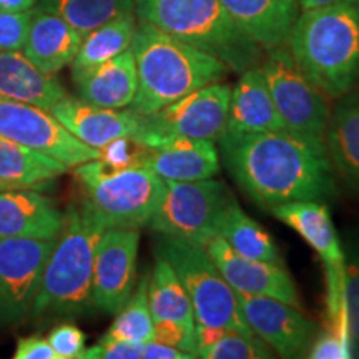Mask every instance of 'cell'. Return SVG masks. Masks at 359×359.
<instances>
[{
  "label": "cell",
  "mask_w": 359,
  "mask_h": 359,
  "mask_svg": "<svg viewBox=\"0 0 359 359\" xmlns=\"http://www.w3.org/2000/svg\"><path fill=\"white\" fill-rule=\"evenodd\" d=\"M233 182L255 203L275 208L290 201H326L336 193L326 147L286 132L228 133L217 142Z\"/></svg>",
  "instance_id": "1"
},
{
  "label": "cell",
  "mask_w": 359,
  "mask_h": 359,
  "mask_svg": "<svg viewBox=\"0 0 359 359\" xmlns=\"http://www.w3.org/2000/svg\"><path fill=\"white\" fill-rule=\"evenodd\" d=\"M286 48L302 70L336 100L359 85V0L302 11Z\"/></svg>",
  "instance_id": "2"
},
{
  "label": "cell",
  "mask_w": 359,
  "mask_h": 359,
  "mask_svg": "<svg viewBox=\"0 0 359 359\" xmlns=\"http://www.w3.org/2000/svg\"><path fill=\"white\" fill-rule=\"evenodd\" d=\"M130 48L138 80L130 109L138 115L154 114L193 90L219 82L231 72L219 58L143 20L137 22Z\"/></svg>",
  "instance_id": "3"
},
{
  "label": "cell",
  "mask_w": 359,
  "mask_h": 359,
  "mask_svg": "<svg viewBox=\"0 0 359 359\" xmlns=\"http://www.w3.org/2000/svg\"><path fill=\"white\" fill-rule=\"evenodd\" d=\"M105 223L85 203L70 206L42 280L30 316L34 320L77 318L92 311L93 259Z\"/></svg>",
  "instance_id": "4"
},
{
  "label": "cell",
  "mask_w": 359,
  "mask_h": 359,
  "mask_svg": "<svg viewBox=\"0 0 359 359\" xmlns=\"http://www.w3.org/2000/svg\"><path fill=\"white\" fill-rule=\"evenodd\" d=\"M135 15L219 58L236 74L259 64L262 47L235 24L219 0H135Z\"/></svg>",
  "instance_id": "5"
},
{
  "label": "cell",
  "mask_w": 359,
  "mask_h": 359,
  "mask_svg": "<svg viewBox=\"0 0 359 359\" xmlns=\"http://www.w3.org/2000/svg\"><path fill=\"white\" fill-rule=\"evenodd\" d=\"M87 203L107 228L147 226L163 193L165 182L145 165L111 170L100 160L75 167Z\"/></svg>",
  "instance_id": "6"
},
{
  "label": "cell",
  "mask_w": 359,
  "mask_h": 359,
  "mask_svg": "<svg viewBox=\"0 0 359 359\" xmlns=\"http://www.w3.org/2000/svg\"><path fill=\"white\" fill-rule=\"evenodd\" d=\"M156 255L172 264L182 281L191 302L196 326L255 334L240 311L235 290L228 285L203 246L180 238L163 236Z\"/></svg>",
  "instance_id": "7"
},
{
  "label": "cell",
  "mask_w": 359,
  "mask_h": 359,
  "mask_svg": "<svg viewBox=\"0 0 359 359\" xmlns=\"http://www.w3.org/2000/svg\"><path fill=\"white\" fill-rule=\"evenodd\" d=\"M231 87L223 80L200 87L154 114L140 115L133 140L158 148L175 140L218 142L226 130Z\"/></svg>",
  "instance_id": "8"
},
{
  "label": "cell",
  "mask_w": 359,
  "mask_h": 359,
  "mask_svg": "<svg viewBox=\"0 0 359 359\" xmlns=\"http://www.w3.org/2000/svg\"><path fill=\"white\" fill-rule=\"evenodd\" d=\"M235 198L218 180L165 182L163 193L147 226L161 236L206 246L218 235L230 201Z\"/></svg>",
  "instance_id": "9"
},
{
  "label": "cell",
  "mask_w": 359,
  "mask_h": 359,
  "mask_svg": "<svg viewBox=\"0 0 359 359\" xmlns=\"http://www.w3.org/2000/svg\"><path fill=\"white\" fill-rule=\"evenodd\" d=\"M262 70L286 132L325 147L330 97L296 64L286 45L268 50Z\"/></svg>",
  "instance_id": "10"
},
{
  "label": "cell",
  "mask_w": 359,
  "mask_h": 359,
  "mask_svg": "<svg viewBox=\"0 0 359 359\" xmlns=\"http://www.w3.org/2000/svg\"><path fill=\"white\" fill-rule=\"evenodd\" d=\"M273 217L288 224L321 258L327 285L330 325L348 336L344 320V250L325 201H290L271 208Z\"/></svg>",
  "instance_id": "11"
},
{
  "label": "cell",
  "mask_w": 359,
  "mask_h": 359,
  "mask_svg": "<svg viewBox=\"0 0 359 359\" xmlns=\"http://www.w3.org/2000/svg\"><path fill=\"white\" fill-rule=\"evenodd\" d=\"M55 241L57 238L0 240V330L20 325L30 316Z\"/></svg>",
  "instance_id": "12"
},
{
  "label": "cell",
  "mask_w": 359,
  "mask_h": 359,
  "mask_svg": "<svg viewBox=\"0 0 359 359\" xmlns=\"http://www.w3.org/2000/svg\"><path fill=\"white\" fill-rule=\"evenodd\" d=\"M0 135L77 167L100 156V150L74 137L48 110L30 103L0 98Z\"/></svg>",
  "instance_id": "13"
},
{
  "label": "cell",
  "mask_w": 359,
  "mask_h": 359,
  "mask_svg": "<svg viewBox=\"0 0 359 359\" xmlns=\"http://www.w3.org/2000/svg\"><path fill=\"white\" fill-rule=\"evenodd\" d=\"M140 233L135 228H107L93 259L92 302L103 314H116L137 285Z\"/></svg>",
  "instance_id": "14"
},
{
  "label": "cell",
  "mask_w": 359,
  "mask_h": 359,
  "mask_svg": "<svg viewBox=\"0 0 359 359\" xmlns=\"http://www.w3.org/2000/svg\"><path fill=\"white\" fill-rule=\"evenodd\" d=\"M238 306L246 325L281 358H306L320 326L298 306L269 296H253L235 291Z\"/></svg>",
  "instance_id": "15"
},
{
  "label": "cell",
  "mask_w": 359,
  "mask_h": 359,
  "mask_svg": "<svg viewBox=\"0 0 359 359\" xmlns=\"http://www.w3.org/2000/svg\"><path fill=\"white\" fill-rule=\"evenodd\" d=\"M148 304L155 326V341L195 354V314L182 281L167 259L156 255L148 278Z\"/></svg>",
  "instance_id": "16"
},
{
  "label": "cell",
  "mask_w": 359,
  "mask_h": 359,
  "mask_svg": "<svg viewBox=\"0 0 359 359\" xmlns=\"http://www.w3.org/2000/svg\"><path fill=\"white\" fill-rule=\"evenodd\" d=\"M205 250L235 291L253 296H269L302 308L296 283L285 264L246 258L231 250L218 235L206 243Z\"/></svg>",
  "instance_id": "17"
},
{
  "label": "cell",
  "mask_w": 359,
  "mask_h": 359,
  "mask_svg": "<svg viewBox=\"0 0 359 359\" xmlns=\"http://www.w3.org/2000/svg\"><path fill=\"white\" fill-rule=\"evenodd\" d=\"M50 114L85 145L100 150L116 138L133 137L140 125V115L132 109H105L83 98L62 97Z\"/></svg>",
  "instance_id": "18"
},
{
  "label": "cell",
  "mask_w": 359,
  "mask_h": 359,
  "mask_svg": "<svg viewBox=\"0 0 359 359\" xmlns=\"http://www.w3.org/2000/svg\"><path fill=\"white\" fill-rule=\"evenodd\" d=\"M65 223V213L55 201L34 188L0 190V240L37 238L55 240Z\"/></svg>",
  "instance_id": "19"
},
{
  "label": "cell",
  "mask_w": 359,
  "mask_h": 359,
  "mask_svg": "<svg viewBox=\"0 0 359 359\" xmlns=\"http://www.w3.org/2000/svg\"><path fill=\"white\" fill-rule=\"evenodd\" d=\"M285 130L278 115L262 64L248 67L240 74L235 87H231L228 107V133H262Z\"/></svg>",
  "instance_id": "20"
},
{
  "label": "cell",
  "mask_w": 359,
  "mask_h": 359,
  "mask_svg": "<svg viewBox=\"0 0 359 359\" xmlns=\"http://www.w3.org/2000/svg\"><path fill=\"white\" fill-rule=\"evenodd\" d=\"M235 24L264 50L285 45L299 0H219Z\"/></svg>",
  "instance_id": "21"
},
{
  "label": "cell",
  "mask_w": 359,
  "mask_h": 359,
  "mask_svg": "<svg viewBox=\"0 0 359 359\" xmlns=\"http://www.w3.org/2000/svg\"><path fill=\"white\" fill-rule=\"evenodd\" d=\"M325 147L334 175L359 193V87L336 98Z\"/></svg>",
  "instance_id": "22"
},
{
  "label": "cell",
  "mask_w": 359,
  "mask_h": 359,
  "mask_svg": "<svg viewBox=\"0 0 359 359\" xmlns=\"http://www.w3.org/2000/svg\"><path fill=\"white\" fill-rule=\"evenodd\" d=\"M143 165L163 182H196L219 173L217 142L175 140L158 148H148Z\"/></svg>",
  "instance_id": "23"
},
{
  "label": "cell",
  "mask_w": 359,
  "mask_h": 359,
  "mask_svg": "<svg viewBox=\"0 0 359 359\" xmlns=\"http://www.w3.org/2000/svg\"><path fill=\"white\" fill-rule=\"evenodd\" d=\"M82 35L55 13L34 8L24 55L45 74H57L77 55Z\"/></svg>",
  "instance_id": "24"
},
{
  "label": "cell",
  "mask_w": 359,
  "mask_h": 359,
  "mask_svg": "<svg viewBox=\"0 0 359 359\" xmlns=\"http://www.w3.org/2000/svg\"><path fill=\"white\" fill-rule=\"evenodd\" d=\"M62 83L39 70L20 50H0V98L48 110L65 97Z\"/></svg>",
  "instance_id": "25"
},
{
  "label": "cell",
  "mask_w": 359,
  "mask_h": 359,
  "mask_svg": "<svg viewBox=\"0 0 359 359\" xmlns=\"http://www.w3.org/2000/svg\"><path fill=\"white\" fill-rule=\"evenodd\" d=\"M80 98L105 109H128L137 95V65L132 48L79 79Z\"/></svg>",
  "instance_id": "26"
},
{
  "label": "cell",
  "mask_w": 359,
  "mask_h": 359,
  "mask_svg": "<svg viewBox=\"0 0 359 359\" xmlns=\"http://www.w3.org/2000/svg\"><path fill=\"white\" fill-rule=\"evenodd\" d=\"M65 163L0 135V183L6 188H35L67 173Z\"/></svg>",
  "instance_id": "27"
},
{
  "label": "cell",
  "mask_w": 359,
  "mask_h": 359,
  "mask_svg": "<svg viewBox=\"0 0 359 359\" xmlns=\"http://www.w3.org/2000/svg\"><path fill=\"white\" fill-rule=\"evenodd\" d=\"M137 15L118 17L109 24L98 27L92 32L82 37V43L72 62V77L74 82L87 75L97 67L128 50L132 45V39L137 29Z\"/></svg>",
  "instance_id": "28"
},
{
  "label": "cell",
  "mask_w": 359,
  "mask_h": 359,
  "mask_svg": "<svg viewBox=\"0 0 359 359\" xmlns=\"http://www.w3.org/2000/svg\"><path fill=\"white\" fill-rule=\"evenodd\" d=\"M218 236H222L231 250L251 259L285 264L278 246L262 224L251 219L233 198L224 210Z\"/></svg>",
  "instance_id": "29"
},
{
  "label": "cell",
  "mask_w": 359,
  "mask_h": 359,
  "mask_svg": "<svg viewBox=\"0 0 359 359\" xmlns=\"http://www.w3.org/2000/svg\"><path fill=\"white\" fill-rule=\"evenodd\" d=\"M39 8L55 13L85 37L118 17L135 13V0H39Z\"/></svg>",
  "instance_id": "30"
},
{
  "label": "cell",
  "mask_w": 359,
  "mask_h": 359,
  "mask_svg": "<svg viewBox=\"0 0 359 359\" xmlns=\"http://www.w3.org/2000/svg\"><path fill=\"white\" fill-rule=\"evenodd\" d=\"M195 354L203 359H268L275 356L273 349L258 336L206 326H196Z\"/></svg>",
  "instance_id": "31"
},
{
  "label": "cell",
  "mask_w": 359,
  "mask_h": 359,
  "mask_svg": "<svg viewBox=\"0 0 359 359\" xmlns=\"http://www.w3.org/2000/svg\"><path fill=\"white\" fill-rule=\"evenodd\" d=\"M148 278H150V273L138 280L130 299L115 314V321L111 323L110 330L103 338L142 344L155 339V326L151 320L150 304H148Z\"/></svg>",
  "instance_id": "32"
},
{
  "label": "cell",
  "mask_w": 359,
  "mask_h": 359,
  "mask_svg": "<svg viewBox=\"0 0 359 359\" xmlns=\"http://www.w3.org/2000/svg\"><path fill=\"white\" fill-rule=\"evenodd\" d=\"M344 250V320L353 356H359V238H349Z\"/></svg>",
  "instance_id": "33"
},
{
  "label": "cell",
  "mask_w": 359,
  "mask_h": 359,
  "mask_svg": "<svg viewBox=\"0 0 359 359\" xmlns=\"http://www.w3.org/2000/svg\"><path fill=\"white\" fill-rule=\"evenodd\" d=\"M148 148L142 143L135 142L132 137L116 138L109 145L100 148V156L98 160L105 165L107 168L120 170L135 167V165H143V156H145Z\"/></svg>",
  "instance_id": "34"
},
{
  "label": "cell",
  "mask_w": 359,
  "mask_h": 359,
  "mask_svg": "<svg viewBox=\"0 0 359 359\" xmlns=\"http://www.w3.org/2000/svg\"><path fill=\"white\" fill-rule=\"evenodd\" d=\"M32 11L8 12L0 8V50H22L32 20Z\"/></svg>",
  "instance_id": "35"
},
{
  "label": "cell",
  "mask_w": 359,
  "mask_h": 359,
  "mask_svg": "<svg viewBox=\"0 0 359 359\" xmlns=\"http://www.w3.org/2000/svg\"><path fill=\"white\" fill-rule=\"evenodd\" d=\"M306 358L311 359H346L353 358L348 336L339 333L333 326H326L318 331L309 346Z\"/></svg>",
  "instance_id": "36"
},
{
  "label": "cell",
  "mask_w": 359,
  "mask_h": 359,
  "mask_svg": "<svg viewBox=\"0 0 359 359\" xmlns=\"http://www.w3.org/2000/svg\"><path fill=\"white\" fill-rule=\"evenodd\" d=\"M48 343L58 359H82L85 353V334L79 326L72 323L53 327L48 334Z\"/></svg>",
  "instance_id": "37"
},
{
  "label": "cell",
  "mask_w": 359,
  "mask_h": 359,
  "mask_svg": "<svg viewBox=\"0 0 359 359\" xmlns=\"http://www.w3.org/2000/svg\"><path fill=\"white\" fill-rule=\"evenodd\" d=\"M142 349V343L102 338L95 346L85 349L82 359H140Z\"/></svg>",
  "instance_id": "38"
},
{
  "label": "cell",
  "mask_w": 359,
  "mask_h": 359,
  "mask_svg": "<svg viewBox=\"0 0 359 359\" xmlns=\"http://www.w3.org/2000/svg\"><path fill=\"white\" fill-rule=\"evenodd\" d=\"M15 359H58L53 348L50 346L47 338L42 336H29V338H20L17 341Z\"/></svg>",
  "instance_id": "39"
},
{
  "label": "cell",
  "mask_w": 359,
  "mask_h": 359,
  "mask_svg": "<svg viewBox=\"0 0 359 359\" xmlns=\"http://www.w3.org/2000/svg\"><path fill=\"white\" fill-rule=\"evenodd\" d=\"M143 359H193L195 356L190 353L182 351L180 348L170 346V344L160 343V341H148L142 349Z\"/></svg>",
  "instance_id": "40"
},
{
  "label": "cell",
  "mask_w": 359,
  "mask_h": 359,
  "mask_svg": "<svg viewBox=\"0 0 359 359\" xmlns=\"http://www.w3.org/2000/svg\"><path fill=\"white\" fill-rule=\"evenodd\" d=\"M39 0H0V8L8 12H25L32 11Z\"/></svg>",
  "instance_id": "41"
},
{
  "label": "cell",
  "mask_w": 359,
  "mask_h": 359,
  "mask_svg": "<svg viewBox=\"0 0 359 359\" xmlns=\"http://www.w3.org/2000/svg\"><path fill=\"white\" fill-rule=\"evenodd\" d=\"M336 2H341V0H299V11H309V8L331 6V4Z\"/></svg>",
  "instance_id": "42"
},
{
  "label": "cell",
  "mask_w": 359,
  "mask_h": 359,
  "mask_svg": "<svg viewBox=\"0 0 359 359\" xmlns=\"http://www.w3.org/2000/svg\"><path fill=\"white\" fill-rule=\"evenodd\" d=\"M0 190H7V188H6V187H4V185H2V183H0Z\"/></svg>",
  "instance_id": "43"
}]
</instances>
